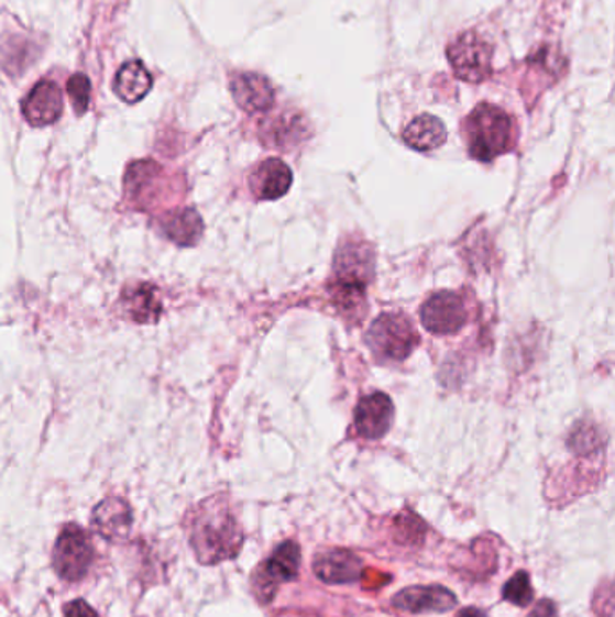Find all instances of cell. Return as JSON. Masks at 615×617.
<instances>
[{"instance_id":"obj_1","label":"cell","mask_w":615,"mask_h":617,"mask_svg":"<svg viewBox=\"0 0 615 617\" xmlns=\"http://www.w3.org/2000/svg\"><path fill=\"white\" fill-rule=\"evenodd\" d=\"M188 540L202 565H216L239 554L244 535L230 506L213 497L191 513Z\"/></svg>"},{"instance_id":"obj_2","label":"cell","mask_w":615,"mask_h":617,"mask_svg":"<svg viewBox=\"0 0 615 617\" xmlns=\"http://www.w3.org/2000/svg\"><path fill=\"white\" fill-rule=\"evenodd\" d=\"M374 278V250L363 241H347L341 244L334 258V284L330 293L336 307L349 320L365 318V289Z\"/></svg>"},{"instance_id":"obj_3","label":"cell","mask_w":615,"mask_h":617,"mask_svg":"<svg viewBox=\"0 0 615 617\" xmlns=\"http://www.w3.org/2000/svg\"><path fill=\"white\" fill-rule=\"evenodd\" d=\"M465 143L473 159L491 163L515 145L513 120L501 107L481 103L464 121Z\"/></svg>"},{"instance_id":"obj_4","label":"cell","mask_w":615,"mask_h":617,"mask_svg":"<svg viewBox=\"0 0 615 617\" xmlns=\"http://www.w3.org/2000/svg\"><path fill=\"white\" fill-rule=\"evenodd\" d=\"M366 345L383 363L403 362L419 345V334L403 312H385L372 321Z\"/></svg>"},{"instance_id":"obj_5","label":"cell","mask_w":615,"mask_h":617,"mask_svg":"<svg viewBox=\"0 0 615 617\" xmlns=\"http://www.w3.org/2000/svg\"><path fill=\"white\" fill-rule=\"evenodd\" d=\"M95 560V548L80 526L67 524L56 538L53 549V568L67 582H80L87 576Z\"/></svg>"},{"instance_id":"obj_6","label":"cell","mask_w":615,"mask_h":617,"mask_svg":"<svg viewBox=\"0 0 615 617\" xmlns=\"http://www.w3.org/2000/svg\"><path fill=\"white\" fill-rule=\"evenodd\" d=\"M301 551L295 542L281 543L253 574V593L261 603H271L281 583L293 582L300 572Z\"/></svg>"},{"instance_id":"obj_7","label":"cell","mask_w":615,"mask_h":617,"mask_svg":"<svg viewBox=\"0 0 615 617\" xmlns=\"http://www.w3.org/2000/svg\"><path fill=\"white\" fill-rule=\"evenodd\" d=\"M448 60H450L457 78L468 84H481L491 76V60L493 49L490 42L482 38L475 31H468L451 42L448 47Z\"/></svg>"},{"instance_id":"obj_8","label":"cell","mask_w":615,"mask_h":617,"mask_svg":"<svg viewBox=\"0 0 615 617\" xmlns=\"http://www.w3.org/2000/svg\"><path fill=\"white\" fill-rule=\"evenodd\" d=\"M420 320L433 334H455L468 321V309L457 293H436L420 309Z\"/></svg>"},{"instance_id":"obj_9","label":"cell","mask_w":615,"mask_h":617,"mask_svg":"<svg viewBox=\"0 0 615 617\" xmlns=\"http://www.w3.org/2000/svg\"><path fill=\"white\" fill-rule=\"evenodd\" d=\"M394 414V403L383 392L363 397L354 411L355 433L366 441H377L391 430Z\"/></svg>"},{"instance_id":"obj_10","label":"cell","mask_w":615,"mask_h":617,"mask_svg":"<svg viewBox=\"0 0 615 617\" xmlns=\"http://www.w3.org/2000/svg\"><path fill=\"white\" fill-rule=\"evenodd\" d=\"M165 186L163 168L155 161H135L129 166L125 176L127 196L143 210H151V206L163 199V191L157 188Z\"/></svg>"},{"instance_id":"obj_11","label":"cell","mask_w":615,"mask_h":617,"mask_svg":"<svg viewBox=\"0 0 615 617\" xmlns=\"http://www.w3.org/2000/svg\"><path fill=\"white\" fill-rule=\"evenodd\" d=\"M64 111L61 87L55 81L42 80L22 101V114L33 126L53 125Z\"/></svg>"},{"instance_id":"obj_12","label":"cell","mask_w":615,"mask_h":617,"mask_svg":"<svg viewBox=\"0 0 615 617\" xmlns=\"http://www.w3.org/2000/svg\"><path fill=\"white\" fill-rule=\"evenodd\" d=\"M92 529L109 542H125L132 529V509L127 500L109 497L92 509Z\"/></svg>"},{"instance_id":"obj_13","label":"cell","mask_w":615,"mask_h":617,"mask_svg":"<svg viewBox=\"0 0 615 617\" xmlns=\"http://www.w3.org/2000/svg\"><path fill=\"white\" fill-rule=\"evenodd\" d=\"M230 87L237 106L250 114L270 111L275 103V89L271 81L256 73H235L231 76Z\"/></svg>"},{"instance_id":"obj_14","label":"cell","mask_w":615,"mask_h":617,"mask_svg":"<svg viewBox=\"0 0 615 617\" xmlns=\"http://www.w3.org/2000/svg\"><path fill=\"white\" fill-rule=\"evenodd\" d=\"M392 605L411 614L448 613L457 607V596L440 585H428V587L417 585L396 594Z\"/></svg>"},{"instance_id":"obj_15","label":"cell","mask_w":615,"mask_h":617,"mask_svg":"<svg viewBox=\"0 0 615 617\" xmlns=\"http://www.w3.org/2000/svg\"><path fill=\"white\" fill-rule=\"evenodd\" d=\"M318 580L329 585H343L360 580L363 572V562L355 557L354 552L347 549H329L316 557L312 563Z\"/></svg>"},{"instance_id":"obj_16","label":"cell","mask_w":615,"mask_h":617,"mask_svg":"<svg viewBox=\"0 0 615 617\" xmlns=\"http://www.w3.org/2000/svg\"><path fill=\"white\" fill-rule=\"evenodd\" d=\"M293 185V172L282 159L271 157L256 166L250 177L253 196L261 201H275L286 196Z\"/></svg>"},{"instance_id":"obj_17","label":"cell","mask_w":615,"mask_h":617,"mask_svg":"<svg viewBox=\"0 0 615 617\" xmlns=\"http://www.w3.org/2000/svg\"><path fill=\"white\" fill-rule=\"evenodd\" d=\"M121 307L135 323H157L163 315L160 293L151 284L127 287L121 297Z\"/></svg>"},{"instance_id":"obj_18","label":"cell","mask_w":615,"mask_h":617,"mask_svg":"<svg viewBox=\"0 0 615 617\" xmlns=\"http://www.w3.org/2000/svg\"><path fill=\"white\" fill-rule=\"evenodd\" d=\"M161 230L177 246H196L205 233V222L194 208H179L161 217Z\"/></svg>"},{"instance_id":"obj_19","label":"cell","mask_w":615,"mask_h":617,"mask_svg":"<svg viewBox=\"0 0 615 617\" xmlns=\"http://www.w3.org/2000/svg\"><path fill=\"white\" fill-rule=\"evenodd\" d=\"M152 81L151 70L141 62H127L116 75L114 92L125 103H138L151 92Z\"/></svg>"},{"instance_id":"obj_20","label":"cell","mask_w":615,"mask_h":617,"mask_svg":"<svg viewBox=\"0 0 615 617\" xmlns=\"http://www.w3.org/2000/svg\"><path fill=\"white\" fill-rule=\"evenodd\" d=\"M403 140L414 151H436L446 141V126L439 118L431 114H422L411 121L403 132Z\"/></svg>"},{"instance_id":"obj_21","label":"cell","mask_w":615,"mask_h":617,"mask_svg":"<svg viewBox=\"0 0 615 617\" xmlns=\"http://www.w3.org/2000/svg\"><path fill=\"white\" fill-rule=\"evenodd\" d=\"M504 599L513 603L516 607H529L535 599V591L530 585V576L526 571L516 572L509 582L504 585Z\"/></svg>"},{"instance_id":"obj_22","label":"cell","mask_w":615,"mask_h":617,"mask_svg":"<svg viewBox=\"0 0 615 617\" xmlns=\"http://www.w3.org/2000/svg\"><path fill=\"white\" fill-rule=\"evenodd\" d=\"M67 95L75 107L76 114L84 115L90 106V81L86 75L70 76L67 81Z\"/></svg>"},{"instance_id":"obj_23","label":"cell","mask_w":615,"mask_h":617,"mask_svg":"<svg viewBox=\"0 0 615 617\" xmlns=\"http://www.w3.org/2000/svg\"><path fill=\"white\" fill-rule=\"evenodd\" d=\"M64 614H66V617H98L95 608L90 607L89 603L84 602V599L67 603Z\"/></svg>"},{"instance_id":"obj_24","label":"cell","mask_w":615,"mask_h":617,"mask_svg":"<svg viewBox=\"0 0 615 617\" xmlns=\"http://www.w3.org/2000/svg\"><path fill=\"white\" fill-rule=\"evenodd\" d=\"M527 617H558V608H556L554 602L541 599V602L536 603L535 608L530 610Z\"/></svg>"},{"instance_id":"obj_25","label":"cell","mask_w":615,"mask_h":617,"mask_svg":"<svg viewBox=\"0 0 615 617\" xmlns=\"http://www.w3.org/2000/svg\"><path fill=\"white\" fill-rule=\"evenodd\" d=\"M457 617H487L482 613L481 608L468 607L462 608L461 613L457 614Z\"/></svg>"}]
</instances>
